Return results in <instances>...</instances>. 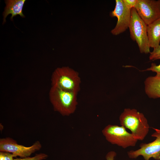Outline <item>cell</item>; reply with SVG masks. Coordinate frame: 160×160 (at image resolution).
Instances as JSON below:
<instances>
[{
    "instance_id": "6da1fadb",
    "label": "cell",
    "mask_w": 160,
    "mask_h": 160,
    "mask_svg": "<svg viewBox=\"0 0 160 160\" xmlns=\"http://www.w3.org/2000/svg\"><path fill=\"white\" fill-rule=\"evenodd\" d=\"M119 120L121 125L129 129L138 140H143L148 132L149 126L147 119L135 109L125 108Z\"/></svg>"
},
{
    "instance_id": "7a4b0ae2",
    "label": "cell",
    "mask_w": 160,
    "mask_h": 160,
    "mask_svg": "<svg viewBox=\"0 0 160 160\" xmlns=\"http://www.w3.org/2000/svg\"><path fill=\"white\" fill-rule=\"evenodd\" d=\"M78 93L52 86L49 96L55 111L63 116H69L75 111L78 105Z\"/></svg>"
},
{
    "instance_id": "3957f363",
    "label": "cell",
    "mask_w": 160,
    "mask_h": 160,
    "mask_svg": "<svg viewBox=\"0 0 160 160\" xmlns=\"http://www.w3.org/2000/svg\"><path fill=\"white\" fill-rule=\"evenodd\" d=\"M52 86L77 93L80 89L81 79L79 73L68 67L56 68L51 79Z\"/></svg>"
},
{
    "instance_id": "277c9868",
    "label": "cell",
    "mask_w": 160,
    "mask_h": 160,
    "mask_svg": "<svg viewBox=\"0 0 160 160\" xmlns=\"http://www.w3.org/2000/svg\"><path fill=\"white\" fill-rule=\"evenodd\" d=\"M147 25L141 19L133 7L129 26L130 37L137 43L141 53H150L147 31Z\"/></svg>"
},
{
    "instance_id": "5b68a950",
    "label": "cell",
    "mask_w": 160,
    "mask_h": 160,
    "mask_svg": "<svg viewBox=\"0 0 160 160\" xmlns=\"http://www.w3.org/2000/svg\"><path fill=\"white\" fill-rule=\"evenodd\" d=\"M102 133L109 143L124 148L135 146L138 140L122 126L108 124L102 130Z\"/></svg>"
},
{
    "instance_id": "8992f818",
    "label": "cell",
    "mask_w": 160,
    "mask_h": 160,
    "mask_svg": "<svg viewBox=\"0 0 160 160\" xmlns=\"http://www.w3.org/2000/svg\"><path fill=\"white\" fill-rule=\"evenodd\" d=\"M41 147L42 145L39 141H36L31 146L27 147L18 144L16 141L9 137L0 139V151L11 153L15 157H29L32 153L39 150Z\"/></svg>"
},
{
    "instance_id": "52a82bcc",
    "label": "cell",
    "mask_w": 160,
    "mask_h": 160,
    "mask_svg": "<svg viewBox=\"0 0 160 160\" xmlns=\"http://www.w3.org/2000/svg\"><path fill=\"white\" fill-rule=\"evenodd\" d=\"M153 129L155 132L151 136L156 137L155 140L148 143H141L139 149L128 151L127 154L130 158L136 159L142 156L145 160H149L151 158L160 160V130Z\"/></svg>"
},
{
    "instance_id": "ba28073f",
    "label": "cell",
    "mask_w": 160,
    "mask_h": 160,
    "mask_svg": "<svg viewBox=\"0 0 160 160\" xmlns=\"http://www.w3.org/2000/svg\"><path fill=\"white\" fill-rule=\"evenodd\" d=\"M134 8L147 25L160 18V0H137Z\"/></svg>"
},
{
    "instance_id": "9c48e42d",
    "label": "cell",
    "mask_w": 160,
    "mask_h": 160,
    "mask_svg": "<svg viewBox=\"0 0 160 160\" xmlns=\"http://www.w3.org/2000/svg\"><path fill=\"white\" fill-rule=\"evenodd\" d=\"M115 2L114 9L110 12V15L111 17H116L117 18L115 27L111 31L113 35H117L124 32L129 28L131 9L125 6L123 0H116Z\"/></svg>"
},
{
    "instance_id": "30bf717a",
    "label": "cell",
    "mask_w": 160,
    "mask_h": 160,
    "mask_svg": "<svg viewBox=\"0 0 160 160\" xmlns=\"http://www.w3.org/2000/svg\"><path fill=\"white\" fill-rule=\"evenodd\" d=\"M25 0H8L5 1L6 6L3 13L4 24L6 21V19L9 14H11L10 19L12 20L13 17L19 15L22 17L25 16L23 12V9Z\"/></svg>"
},
{
    "instance_id": "8fae6325",
    "label": "cell",
    "mask_w": 160,
    "mask_h": 160,
    "mask_svg": "<svg viewBox=\"0 0 160 160\" xmlns=\"http://www.w3.org/2000/svg\"><path fill=\"white\" fill-rule=\"evenodd\" d=\"M145 93L150 98H160V76H149L144 81Z\"/></svg>"
},
{
    "instance_id": "7c38bea8",
    "label": "cell",
    "mask_w": 160,
    "mask_h": 160,
    "mask_svg": "<svg viewBox=\"0 0 160 160\" xmlns=\"http://www.w3.org/2000/svg\"><path fill=\"white\" fill-rule=\"evenodd\" d=\"M147 31L150 47L156 48L160 44V18L147 25Z\"/></svg>"
},
{
    "instance_id": "4fadbf2b",
    "label": "cell",
    "mask_w": 160,
    "mask_h": 160,
    "mask_svg": "<svg viewBox=\"0 0 160 160\" xmlns=\"http://www.w3.org/2000/svg\"><path fill=\"white\" fill-rule=\"evenodd\" d=\"M48 155L46 153H41L36 154L32 157H28L14 159L13 160H43L46 159Z\"/></svg>"
},
{
    "instance_id": "5bb4252c",
    "label": "cell",
    "mask_w": 160,
    "mask_h": 160,
    "mask_svg": "<svg viewBox=\"0 0 160 160\" xmlns=\"http://www.w3.org/2000/svg\"><path fill=\"white\" fill-rule=\"evenodd\" d=\"M149 59L152 60L160 59V44L150 52Z\"/></svg>"
},
{
    "instance_id": "9a60e30c",
    "label": "cell",
    "mask_w": 160,
    "mask_h": 160,
    "mask_svg": "<svg viewBox=\"0 0 160 160\" xmlns=\"http://www.w3.org/2000/svg\"><path fill=\"white\" fill-rule=\"evenodd\" d=\"M15 156L12 153L0 151V160H13Z\"/></svg>"
},
{
    "instance_id": "2e32d148",
    "label": "cell",
    "mask_w": 160,
    "mask_h": 160,
    "mask_svg": "<svg viewBox=\"0 0 160 160\" xmlns=\"http://www.w3.org/2000/svg\"><path fill=\"white\" fill-rule=\"evenodd\" d=\"M143 71H151L155 72L156 76H160V64L159 65H157L154 63H152L150 68Z\"/></svg>"
},
{
    "instance_id": "e0dca14e",
    "label": "cell",
    "mask_w": 160,
    "mask_h": 160,
    "mask_svg": "<svg viewBox=\"0 0 160 160\" xmlns=\"http://www.w3.org/2000/svg\"><path fill=\"white\" fill-rule=\"evenodd\" d=\"M125 6L128 8L131 9L134 7L137 0H123Z\"/></svg>"
},
{
    "instance_id": "ac0fdd59",
    "label": "cell",
    "mask_w": 160,
    "mask_h": 160,
    "mask_svg": "<svg viewBox=\"0 0 160 160\" xmlns=\"http://www.w3.org/2000/svg\"><path fill=\"white\" fill-rule=\"evenodd\" d=\"M116 153L114 151H111L109 152L106 155L105 158L106 160H114Z\"/></svg>"
}]
</instances>
